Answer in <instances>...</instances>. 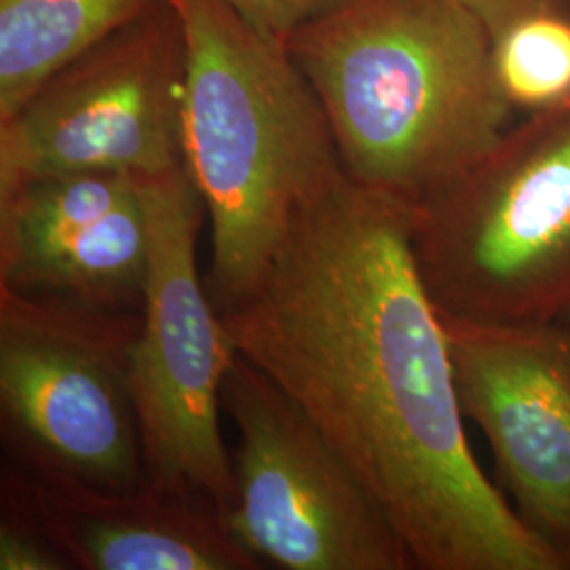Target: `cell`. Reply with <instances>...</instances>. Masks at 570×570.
Masks as SVG:
<instances>
[{
	"label": "cell",
	"instance_id": "cell-4",
	"mask_svg": "<svg viewBox=\"0 0 570 570\" xmlns=\"http://www.w3.org/2000/svg\"><path fill=\"white\" fill-rule=\"evenodd\" d=\"M412 249L444 317L527 326L570 313V100L501 136L414 205Z\"/></svg>",
	"mask_w": 570,
	"mask_h": 570
},
{
	"label": "cell",
	"instance_id": "cell-2",
	"mask_svg": "<svg viewBox=\"0 0 570 570\" xmlns=\"http://www.w3.org/2000/svg\"><path fill=\"white\" fill-rule=\"evenodd\" d=\"M285 47L346 176L406 204L456 180L511 127L492 35L461 0H338Z\"/></svg>",
	"mask_w": 570,
	"mask_h": 570
},
{
	"label": "cell",
	"instance_id": "cell-11",
	"mask_svg": "<svg viewBox=\"0 0 570 570\" xmlns=\"http://www.w3.org/2000/svg\"><path fill=\"white\" fill-rule=\"evenodd\" d=\"M2 510L32 522L81 570H258L265 564L233 537L226 518L193 497L144 482L131 490L2 465Z\"/></svg>",
	"mask_w": 570,
	"mask_h": 570
},
{
	"label": "cell",
	"instance_id": "cell-16",
	"mask_svg": "<svg viewBox=\"0 0 570 570\" xmlns=\"http://www.w3.org/2000/svg\"><path fill=\"white\" fill-rule=\"evenodd\" d=\"M487 23L492 39L513 21L534 13L570 16V0H461Z\"/></svg>",
	"mask_w": 570,
	"mask_h": 570
},
{
	"label": "cell",
	"instance_id": "cell-14",
	"mask_svg": "<svg viewBox=\"0 0 570 570\" xmlns=\"http://www.w3.org/2000/svg\"><path fill=\"white\" fill-rule=\"evenodd\" d=\"M41 530L16 511L0 515V570H68Z\"/></svg>",
	"mask_w": 570,
	"mask_h": 570
},
{
	"label": "cell",
	"instance_id": "cell-6",
	"mask_svg": "<svg viewBox=\"0 0 570 570\" xmlns=\"http://www.w3.org/2000/svg\"><path fill=\"white\" fill-rule=\"evenodd\" d=\"M142 313L39 301L0 287L4 463L96 489L144 484L134 400Z\"/></svg>",
	"mask_w": 570,
	"mask_h": 570
},
{
	"label": "cell",
	"instance_id": "cell-8",
	"mask_svg": "<svg viewBox=\"0 0 570 570\" xmlns=\"http://www.w3.org/2000/svg\"><path fill=\"white\" fill-rule=\"evenodd\" d=\"M184 85L180 13L174 0H155L0 121V186L91 169H180Z\"/></svg>",
	"mask_w": 570,
	"mask_h": 570
},
{
	"label": "cell",
	"instance_id": "cell-9",
	"mask_svg": "<svg viewBox=\"0 0 570 570\" xmlns=\"http://www.w3.org/2000/svg\"><path fill=\"white\" fill-rule=\"evenodd\" d=\"M456 395L524 524L570 562V326L444 317Z\"/></svg>",
	"mask_w": 570,
	"mask_h": 570
},
{
	"label": "cell",
	"instance_id": "cell-10",
	"mask_svg": "<svg viewBox=\"0 0 570 570\" xmlns=\"http://www.w3.org/2000/svg\"><path fill=\"white\" fill-rule=\"evenodd\" d=\"M144 176L91 169L0 186V287L142 313L150 263Z\"/></svg>",
	"mask_w": 570,
	"mask_h": 570
},
{
	"label": "cell",
	"instance_id": "cell-15",
	"mask_svg": "<svg viewBox=\"0 0 570 570\" xmlns=\"http://www.w3.org/2000/svg\"><path fill=\"white\" fill-rule=\"evenodd\" d=\"M268 37L285 42L305 21L338 0H223Z\"/></svg>",
	"mask_w": 570,
	"mask_h": 570
},
{
	"label": "cell",
	"instance_id": "cell-13",
	"mask_svg": "<svg viewBox=\"0 0 570 570\" xmlns=\"http://www.w3.org/2000/svg\"><path fill=\"white\" fill-rule=\"evenodd\" d=\"M492 58L513 110L530 115L570 100V16L513 21L492 39Z\"/></svg>",
	"mask_w": 570,
	"mask_h": 570
},
{
	"label": "cell",
	"instance_id": "cell-1",
	"mask_svg": "<svg viewBox=\"0 0 570 570\" xmlns=\"http://www.w3.org/2000/svg\"><path fill=\"white\" fill-rule=\"evenodd\" d=\"M414 205L351 180L296 214L265 282L223 315L237 351L305 410L423 570H567L480 468Z\"/></svg>",
	"mask_w": 570,
	"mask_h": 570
},
{
	"label": "cell",
	"instance_id": "cell-5",
	"mask_svg": "<svg viewBox=\"0 0 570 570\" xmlns=\"http://www.w3.org/2000/svg\"><path fill=\"white\" fill-rule=\"evenodd\" d=\"M150 263L134 348V400L144 482L226 513L235 469L220 431L223 385L237 357L199 273L204 197L188 167L144 176Z\"/></svg>",
	"mask_w": 570,
	"mask_h": 570
},
{
	"label": "cell",
	"instance_id": "cell-12",
	"mask_svg": "<svg viewBox=\"0 0 570 570\" xmlns=\"http://www.w3.org/2000/svg\"><path fill=\"white\" fill-rule=\"evenodd\" d=\"M155 0H0V121Z\"/></svg>",
	"mask_w": 570,
	"mask_h": 570
},
{
	"label": "cell",
	"instance_id": "cell-3",
	"mask_svg": "<svg viewBox=\"0 0 570 570\" xmlns=\"http://www.w3.org/2000/svg\"><path fill=\"white\" fill-rule=\"evenodd\" d=\"M186 39L184 161L212 223L220 315L268 275L296 214L336 183L332 127L285 42L223 0H174Z\"/></svg>",
	"mask_w": 570,
	"mask_h": 570
},
{
	"label": "cell",
	"instance_id": "cell-17",
	"mask_svg": "<svg viewBox=\"0 0 570 570\" xmlns=\"http://www.w3.org/2000/svg\"><path fill=\"white\" fill-rule=\"evenodd\" d=\"M562 322H567V324L570 326V313L567 315V317H564V320H562Z\"/></svg>",
	"mask_w": 570,
	"mask_h": 570
},
{
	"label": "cell",
	"instance_id": "cell-7",
	"mask_svg": "<svg viewBox=\"0 0 570 570\" xmlns=\"http://www.w3.org/2000/svg\"><path fill=\"white\" fill-rule=\"evenodd\" d=\"M223 410L239 438L226 527L265 567L416 569L357 473L305 410L242 353L226 372Z\"/></svg>",
	"mask_w": 570,
	"mask_h": 570
}]
</instances>
